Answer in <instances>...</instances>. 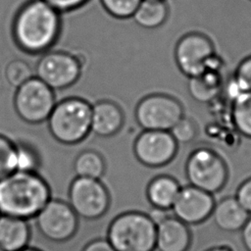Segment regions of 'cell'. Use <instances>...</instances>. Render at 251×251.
<instances>
[{
    "label": "cell",
    "instance_id": "cell-1",
    "mask_svg": "<svg viewBox=\"0 0 251 251\" xmlns=\"http://www.w3.org/2000/svg\"><path fill=\"white\" fill-rule=\"evenodd\" d=\"M61 32V13L43 0H28L24 3L12 24L16 45L28 55H42L51 50Z\"/></svg>",
    "mask_w": 251,
    "mask_h": 251
},
{
    "label": "cell",
    "instance_id": "cell-16",
    "mask_svg": "<svg viewBox=\"0 0 251 251\" xmlns=\"http://www.w3.org/2000/svg\"><path fill=\"white\" fill-rule=\"evenodd\" d=\"M211 217L219 229L225 232H236L241 230L250 215L235 196H227L215 203Z\"/></svg>",
    "mask_w": 251,
    "mask_h": 251
},
{
    "label": "cell",
    "instance_id": "cell-31",
    "mask_svg": "<svg viewBox=\"0 0 251 251\" xmlns=\"http://www.w3.org/2000/svg\"><path fill=\"white\" fill-rule=\"evenodd\" d=\"M81 251H116L107 238H96L87 242Z\"/></svg>",
    "mask_w": 251,
    "mask_h": 251
},
{
    "label": "cell",
    "instance_id": "cell-17",
    "mask_svg": "<svg viewBox=\"0 0 251 251\" xmlns=\"http://www.w3.org/2000/svg\"><path fill=\"white\" fill-rule=\"evenodd\" d=\"M31 228L27 220L0 215V248L19 251L28 246Z\"/></svg>",
    "mask_w": 251,
    "mask_h": 251
},
{
    "label": "cell",
    "instance_id": "cell-29",
    "mask_svg": "<svg viewBox=\"0 0 251 251\" xmlns=\"http://www.w3.org/2000/svg\"><path fill=\"white\" fill-rule=\"evenodd\" d=\"M235 198L251 216V176L243 180L236 189Z\"/></svg>",
    "mask_w": 251,
    "mask_h": 251
},
{
    "label": "cell",
    "instance_id": "cell-12",
    "mask_svg": "<svg viewBox=\"0 0 251 251\" xmlns=\"http://www.w3.org/2000/svg\"><path fill=\"white\" fill-rule=\"evenodd\" d=\"M178 143L168 130L142 129L133 142L136 160L148 168L168 165L176 157Z\"/></svg>",
    "mask_w": 251,
    "mask_h": 251
},
{
    "label": "cell",
    "instance_id": "cell-20",
    "mask_svg": "<svg viewBox=\"0 0 251 251\" xmlns=\"http://www.w3.org/2000/svg\"><path fill=\"white\" fill-rule=\"evenodd\" d=\"M106 169V161L102 154L92 149L79 152L73 163L75 176L100 179L104 176Z\"/></svg>",
    "mask_w": 251,
    "mask_h": 251
},
{
    "label": "cell",
    "instance_id": "cell-8",
    "mask_svg": "<svg viewBox=\"0 0 251 251\" xmlns=\"http://www.w3.org/2000/svg\"><path fill=\"white\" fill-rule=\"evenodd\" d=\"M184 117L181 102L166 93H151L135 106L134 118L142 129L168 130Z\"/></svg>",
    "mask_w": 251,
    "mask_h": 251
},
{
    "label": "cell",
    "instance_id": "cell-30",
    "mask_svg": "<svg viewBox=\"0 0 251 251\" xmlns=\"http://www.w3.org/2000/svg\"><path fill=\"white\" fill-rule=\"evenodd\" d=\"M59 13H70L84 6L89 0H43Z\"/></svg>",
    "mask_w": 251,
    "mask_h": 251
},
{
    "label": "cell",
    "instance_id": "cell-22",
    "mask_svg": "<svg viewBox=\"0 0 251 251\" xmlns=\"http://www.w3.org/2000/svg\"><path fill=\"white\" fill-rule=\"evenodd\" d=\"M221 82L216 71H208L198 76L190 77L188 91L198 102L206 103L213 100L219 93Z\"/></svg>",
    "mask_w": 251,
    "mask_h": 251
},
{
    "label": "cell",
    "instance_id": "cell-32",
    "mask_svg": "<svg viewBox=\"0 0 251 251\" xmlns=\"http://www.w3.org/2000/svg\"><path fill=\"white\" fill-rule=\"evenodd\" d=\"M241 240L246 251H251V216L241 228Z\"/></svg>",
    "mask_w": 251,
    "mask_h": 251
},
{
    "label": "cell",
    "instance_id": "cell-14",
    "mask_svg": "<svg viewBox=\"0 0 251 251\" xmlns=\"http://www.w3.org/2000/svg\"><path fill=\"white\" fill-rule=\"evenodd\" d=\"M191 240L189 226L176 217L166 215L156 223L157 251H188Z\"/></svg>",
    "mask_w": 251,
    "mask_h": 251
},
{
    "label": "cell",
    "instance_id": "cell-26",
    "mask_svg": "<svg viewBox=\"0 0 251 251\" xmlns=\"http://www.w3.org/2000/svg\"><path fill=\"white\" fill-rule=\"evenodd\" d=\"M229 88L230 96L241 91H251V55L245 57L237 65Z\"/></svg>",
    "mask_w": 251,
    "mask_h": 251
},
{
    "label": "cell",
    "instance_id": "cell-23",
    "mask_svg": "<svg viewBox=\"0 0 251 251\" xmlns=\"http://www.w3.org/2000/svg\"><path fill=\"white\" fill-rule=\"evenodd\" d=\"M17 171L37 172L41 166V157L36 148L25 141L16 142Z\"/></svg>",
    "mask_w": 251,
    "mask_h": 251
},
{
    "label": "cell",
    "instance_id": "cell-5",
    "mask_svg": "<svg viewBox=\"0 0 251 251\" xmlns=\"http://www.w3.org/2000/svg\"><path fill=\"white\" fill-rule=\"evenodd\" d=\"M184 172L190 185L211 194L222 190L228 178L226 161L209 147L194 149L186 159Z\"/></svg>",
    "mask_w": 251,
    "mask_h": 251
},
{
    "label": "cell",
    "instance_id": "cell-4",
    "mask_svg": "<svg viewBox=\"0 0 251 251\" xmlns=\"http://www.w3.org/2000/svg\"><path fill=\"white\" fill-rule=\"evenodd\" d=\"M106 238L116 251H154L156 223L149 214L126 211L110 222Z\"/></svg>",
    "mask_w": 251,
    "mask_h": 251
},
{
    "label": "cell",
    "instance_id": "cell-10",
    "mask_svg": "<svg viewBox=\"0 0 251 251\" xmlns=\"http://www.w3.org/2000/svg\"><path fill=\"white\" fill-rule=\"evenodd\" d=\"M79 57L64 50H49L42 54L34 69V75L54 91L74 85L82 74Z\"/></svg>",
    "mask_w": 251,
    "mask_h": 251
},
{
    "label": "cell",
    "instance_id": "cell-3",
    "mask_svg": "<svg viewBox=\"0 0 251 251\" xmlns=\"http://www.w3.org/2000/svg\"><path fill=\"white\" fill-rule=\"evenodd\" d=\"M91 108L81 97L71 96L56 102L46 121L51 136L64 145L82 142L91 132Z\"/></svg>",
    "mask_w": 251,
    "mask_h": 251
},
{
    "label": "cell",
    "instance_id": "cell-35",
    "mask_svg": "<svg viewBox=\"0 0 251 251\" xmlns=\"http://www.w3.org/2000/svg\"><path fill=\"white\" fill-rule=\"evenodd\" d=\"M0 251H3V250H2V249H1V248H0Z\"/></svg>",
    "mask_w": 251,
    "mask_h": 251
},
{
    "label": "cell",
    "instance_id": "cell-34",
    "mask_svg": "<svg viewBox=\"0 0 251 251\" xmlns=\"http://www.w3.org/2000/svg\"><path fill=\"white\" fill-rule=\"evenodd\" d=\"M19 251H41L40 249H37V248H34V247H29V246H27V247H25V248H24V249H22V250H19Z\"/></svg>",
    "mask_w": 251,
    "mask_h": 251
},
{
    "label": "cell",
    "instance_id": "cell-18",
    "mask_svg": "<svg viewBox=\"0 0 251 251\" xmlns=\"http://www.w3.org/2000/svg\"><path fill=\"white\" fill-rule=\"evenodd\" d=\"M180 188L179 182L174 176L159 175L148 182L145 195L153 209L169 211L172 210Z\"/></svg>",
    "mask_w": 251,
    "mask_h": 251
},
{
    "label": "cell",
    "instance_id": "cell-25",
    "mask_svg": "<svg viewBox=\"0 0 251 251\" xmlns=\"http://www.w3.org/2000/svg\"><path fill=\"white\" fill-rule=\"evenodd\" d=\"M16 142L0 134V179L17 171Z\"/></svg>",
    "mask_w": 251,
    "mask_h": 251
},
{
    "label": "cell",
    "instance_id": "cell-7",
    "mask_svg": "<svg viewBox=\"0 0 251 251\" xmlns=\"http://www.w3.org/2000/svg\"><path fill=\"white\" fill-rule=\"evenodd\" d=\"M56 102L55 91L35 75L16 88L13 100L19 118L29 125L46 122Z\"/></svg>",
    "mask_w": 251,
    "mask_h": 251
},
{
    "label": "cell",
    "instance_id": "cell-21",
    "mask_svg": "<svg viewBox=\"0 0 251 251\" xmlns=\"http://www.w3.org/2000/svg\"><path fill=\"white\" fill-rule=\"evenodd\" d=\"M231 120L235 129L251 139V91H241L231 97Z\"/></svg>",
    "mask_w": 251,
    "mask_h": 251
},
{
    "label": "cell",
    "instance_id": "cell-15",
    "mask_svg": "<svg viewBox=\"0 0 251 251\" xmlns=\"http://www.w3.org/2000/svg\"><path fill=\"white\" fill-rule=\"evenodd\" d=\"M125 113L115 101L102 99L92 104L91 132L98 137L116 135L124 126Z\"/></svg>",
    "mask_w": 251,
    "mask_h": 251
},
{
    "label": "cell",
    "instance_id": "cell-24",
    "mask_svg": "<svg viewBox=\"0 0 251 251\" xmlns=\"http://www.w3.org/2000/svg\"><path fill=\"white\" fill-rule=\"evenodd\" d=\"M32 76H34V73L29 64L25 60L14 59L6 66L5 78L7 82L15 88L19 87Z\"/></svg>",
    "mask_w": 251,
    "mask_h": 251
},
{
    "label": "cell",
    "instance_id": "cell-28",
    "mask_svg": "<svg viewBox=\"0 0 251 251\" xmlns=\"http://www.w3.org/2000/svg\"><path fill=\"white\" fill-rule=\"evenodd\" d=\"M170 132L178 144H186L197 137L198 126L192 119L184 116L173 126Z\"/></svg>",
    "mask_w": 251,
    "mask_h": 251
},
{
    "label": "cell",
    "instance_id": "cell-19",
    "mask_svg": "<svg viewBox=\"0 0 251 251\" xmlns=\"http://www.w3.org/2000/svg\"><path fill=\"white\" fill-rule=\"evenodd\" d=\"M169 17V6L166 0H142L132 19L140 27L147 29L158 28Z\"/></svg>",
    "mask_w": 251,
    "mask_h": 251
},
{
    "label": "cell",
    "instance_id": "cell-27",
    "mask_svg": "<svg viewBox=\"0 0 251 251\" xmlns=\"http://www.w3.org/2000/svg\"><path fill=\"white\" fill-rule=\"evenodd\" d=\"M142 0H100L104 10L113 18L126 20L132 18Z\"/></svg>",
    "mask_w": 251,
    "mask_h": 251
},
{
    "label": "cell",
    "instance_id": "cell-9",
    "mask_svg": "<svg viewBox=\"0 0 251 251\" xmlns=\"http://www.w3.org/2000/svg\"><path fill=\"white\" fill-rule=\"evenodd\" d=\"M68 203L78 218L94 221L108 212L111 195L100 179L75 176L69 185Z\"/></svg>",
    "mask_w": 251,
    "mask_h": 251
},
{
    "label": "cell",
    "instance_id": "cell-13",
    "mask_svg": "<svg viewBox=\"0 0 251 251\" xmlns=\"http://www.w3.org/2000/svg\"><path fill=\"white\" fill-rule=\"evenodd\" d=\"M215 203L213 194L189 184L180 188L172 211L187 226H196L212 216Z\"/></svg>",
    "mask_w": 251,
    "mask_h": 251
},
{
    "label": "cell",
    "instance_id": "cell-2",
    "mask_svg": "<svg viewBox=\"0 0 251 251\" xmlns=\"http://www.w3.org/2000/svg\"><path fill=\"white\" fill-rule=\"evenodd\" d=\"M51 199V188L37 172H14L0 179V215L29 220Z\"/></svg>",
    "mask_w": 251,
    "mask_h": 251
},
{
    "label": "cell",
    "instance_id": "cell-11",
    "mask_svg": "<svg viewBox=\"0 0 251 251\" xmlns=\"http://www.w3.org/2000/svg\"><path fill=\"white\" fill-rule=\"evenodd\" d=\"M34 220L39 233L55 243L69 241L78 228L77 215L67 201L61 199L51 198Z\"/></svg>",
    "mask_w": 251,
    "mask_h": 251
},
{
    "label": "cell",
    "instance_id": "cell-33",
    "mask_svg": "<svg viewBox=\"0 0 251 251\" xmlns=\"http://www.w3.org/2000/svg\"><path fill=\"white\" fill-rule=\"evenodd\" d=\"M206 251H232V249L228 246H215L207 249Z\"/></svg>",
    "mask_w": 251,
    "mask_h": 251
},
{
    "label": "cell",
    "instance_id": "cell-6",
    "mask_svg": "<svg viewBox=\"0 0 251 251\" xmlns=\"http://www.w3.org/2000/svg\"><path fill=\"white\" fill-rule=\"evenodd\" d=\"M174 55L176 67L188 78L218 68L213 41L199 31L182 35L176 44Z\"/></svg>",
    "mask_w": 251,
    "mask_h": 251
}]
</instances>
